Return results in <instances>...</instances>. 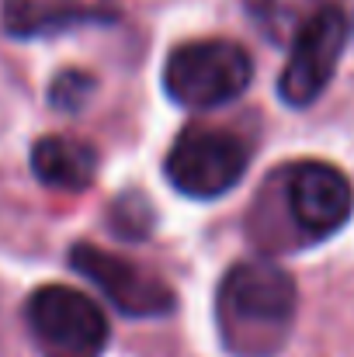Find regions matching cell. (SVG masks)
Listing matches in <instances>:
<instances>
[{
	"label": "cell",
	"mask_w": 354,
	"mask_h": 357,
	"mask_svg": "<svg viewBox=\"0 0 354 357\" xmlns=\"http://www.w3.org/2000/svg\"><path fill=\"white\" fill-rule=\"evenodd\" d=\"M115 17V0H3V28L14 38H42L84 24H112Z\"/></svg>",
	"instance_id": "cell-8"
},
{
	"label": "cell",
	"mask_w": 354,
	"mask_h": 357,
	"mask_svg": "<svg viewBox=\"0 0 354 357\" xmlns=\"http://www.w3.org/2000/svg\"><path fill=\"white\" fill-rule=\"evenodd\" d=\"M31 170L52 191H87L98 177V149L77 135H45L31 146Z\"/></svg>",
	"instance_id": "cell-9"
},
{
	"label": "cell",
	"mask_w": 354,
	"mask_h": 357,
	"mask_svg": "<svg viewBox=\"0 0 354 357\" xmlns=\"http://www.w3.org/2000/svg\"><path fill=\"white\" fill-rule=\"evenodd\" d=\"M295 281L267 264L243 260L219 284V337L233 357H274L295 323Z\"/></svg>",
	"instance_id": "cell-1"
},
{
	"label": "cell",
	"mask_w": 354,
	"mask_h": 357,
	"mask_svg": "<svg viewBox=\"0 0 354 357\" xmlns=\"http://www.w3.org/2000/svg\"><path fill=\"white\" fill-rule=\"evenodd\" d=\"M344 42H348L344 14L337 7H330V3L316 7L299 24V31L292 35V52H288V63H285L281 80H278L281 101L292 105V108L313 105L327 91L330 77L337 73Z\"/></svg>",
	"instance_id": "cell-5"
},
{
	"label": "cell",
	"mask_w": 354,
	"mask_h": 357,
	"mask_svg": "<svg viewBox=\"0 0 354 357\" xmlns=\"http://www.w3.org/2000/svg\"><path fill=\"white\" fill-rule=\"evenodd\" d=\"M167 181L188 195V198H219L233 191L239 177L246 174V146L226 128H205V125H188L167 160H163Z\"/></svg>",
	"instance_id": "cell-4"
},
{
	"label": "cell",
	"mask_w": 354,
	"mask_h": 357,
	"mask_svg": "<svg viewBox=\"0 0 354 357\" xmlns=\"http://www.w3.org/2000/svg\"><path fill=\"white\" fill-rule=\"evenodd\" d=\"M285 208L295 229L306 239H327L334 236L354 208L351 181L320 160L295 163L285 174Z\"/></svg>",
	"instance_id": "cell-6"
},
{
	"label": "cell",
	"mask_w": 354,
	"mask_h": 357,
	"mask_svg": "<svg viewBox=\"0 0 354 357\" xmlns=\"http://www.w3.org/2000/svg\"><path fill=\"white\" fill-rule=\"evenodd\" d=\"M70 264L105 291V298L115 305L118 312L125 316H163L174 309V291L149 271H142L139 264L108 253V250H98L91 243H77L70 250Z\"/></svg>",
	"instance_id": "cell-7"
},
{
	"label": "cell",
	"mask_w": 354,
	"mask_h": 357,
	"mask_svg": "<svg viewBox=\"0 0 354 357\" xmlns=\"http://www.w3.org/2000/svg\"><path fill=\"white\" fill-rule=\"evenodd\" d=\"M28 330L45 357H101L108 319L94 298L70 284H45L24 305Z\"/></svg>",
	"instance_id": "cell-3"
},
{
	"label": "cell",
	"mask_w": 354,
	"mask_h": 357,
	"mask_svg": "<svg viewBox=\"0 0 354 357\" xmlns=\"http://www.w3.org/2000/svg\"><path fill=\"white\" fill-rule=\"evenodd\" d=\"M253 80V63L243 45L230 38L184 42L167 56L163 91L174 105L191 112H212L236 101Z\"/></svg>",
	"instance_id": "cell-2"
},
{
	"label": "cell",
	"mask_w": 354,
	"mask_h": 357,
	"mask_svg": "<svg viewBox=\"0 0 354 357\" xmlns=\"http://www.w3.org/2000/svg\"><path fill=\"white\" fill-rule=\"evenodd\" d=\"M91 91H94V80H91L87 73L66 70V73H59L56 84L49 87V101H52L56 108H63V112H77V108H84V101L91 98Z\"/></svg>",
	"instance_id": "cell-11"
},
{
	"label": "cell",
	"mask_w": 354,
	"mask_h": 357,
	"mask_svg": "<svg viewBox=\"0 0 354 357\" xmlns=\"http://www.w3.org/2000/svg\"><path fill=\"white\" fill-rule=\"evenodd\" d=\"M316 10L313 0H253V14L264 24V31L271 38H285L295 35L299 24Z\"/></svg>",
	"instance_id": "cell-10"
}]
</instances>
